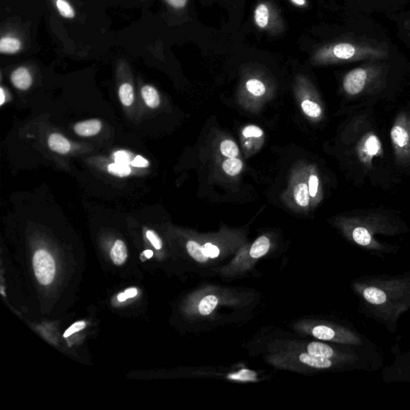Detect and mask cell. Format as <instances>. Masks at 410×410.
Wrapping results in <instances>:
<instances>
[{
	"instance_id": "cell-1",
	"label": "cell",
	"mask_w": 410,
	"mask_h": 410,
	"mask_svg": "<svg viewBox=\"0 0 410 410\" xmlns=\"http://www.w3.org/2000/svg\"><path fill=\"white\" fill-rule=\"evenodd\" d=\"M33 267L37 280L44 285L50 284L56 275V264L50 253L38 250L33 258Z\"/></svg>"
},
{
	"instance_id": "cell-2",
	"label": "cell",
	"mask_w": 410,
	"mask_h": 410,
	"mask_svg": "<svg viewBox=\"0 0 410 410\" xmlns=\"http://www.w3.org/2000/svg\"><path fill=\"white\" fill-rule=\"evenodd\" d=\"M332 52L337 59L343 60H353V59L358 60L363 58L383 55L381 52L374 48L357 45H351L347 43L336 45L333 48Z\"/></svg>"
},
{
	"instance_id": "cell-3",
	"label": "cell",
	"mask_w": 410,
	"mask_h": 410,
	"mask_svg": "<svg viewBox=\"0 0 410 410\" xmlns=\"http://www.w3.org/2000/svg\"><path fill=\"white\" fill-rule=\"evenodd\" d=\"M187 250L189 255L199 263L207 262L209 259L217 258L221 254V250L217 245L206 243L201 246L193 240L187 243Z\"/></svg>"
},
{
	"instance_id": "cell-4",
	"label": "cell",
	"mask_w": 410,
	"mask_h": 410,
	"mask_svg": "<svg viewBox=\"0 0 410 410\" xmlns=\"http://www.w3.org/2000/svg\"><path fill=\"white\" fill-rule=\"evenodd\" d=\"M367 72L363 68H357L348 73L344 80V89L349 95H357L364 89Z\"/></svg>"
},
{
	"instance_id": "cell-5",
	"label": "cell",
	"mask_w": 410,
	"mask_h": 410,
	"mask_svg": "<svg viewBox=\"0 0 410 410\" xmlns=\"http://www.w3.org/2000/svg\"><path fill=\"white\" fill-rule=\"evenodd\" d=\"M12 84L16 89L27 90L32 84V77L25 67H19L12 74Z\"/></svg>"
},
{
	"instance_id": "cell-6",
	"label": "cell",
	"mask_w": 410,
	"mask_h": 410,
	"mask_svg": "<svg viewBox=\"0 0 410 410\" xmlns=\"http://www.w3.org/2000/svg\"><path fill=\"white\" fill-rule=\"evenodd\" d=\"M102 124L98 119L84 121L75 125V132L80 136H92L100 133Z\"/></svg>"
},
{
	"instance_id": "cell-7",
	"label": "cell",
	"mask_w": 410,
	"mask_h": 410,
	"mask_svg": "<svg viewBox=\"0 0 410 410\" xmlns=\"http://www.w3.org/2000/svg\"><path fill=\"white\" fill-rule=\"evenodd\" d=\"M48 146L52 151L60 154H67L71 149L69 141L58 133H54L49 136Z\"/></svg>"
},
{
	"instance_id": "cell-8",
	"label": "cell",
	"mask_w": 410,
	"mask_h": 410,
	"mask_svg": "<svg viewBox=\"0 0 410 410\" xmlns=\"http://www.w3.org/2000/svg\"><path fill=\"white\" fill-rule=\"evenodd\" d=\"M299 360L301 362L312 368H328L332 365L330 359L316 357L308 353H301L299 356Z\"/></svg>"
},
{
	"instance_id": "cell-9",
	"label": "cell",
	"mask_w": 410,
	"mask_h": 410,
	"mask_svg": "<svg viewBox=\"0 0 410 410\" xmlns=\"http://www.w3.org/2000/svg\"><path fill=\"white\" fill-rule=\"evenodd\" d=\"M270 240L266 236L259 237L252 245L250 255L253 259H259L266 255L270 249Z\"/></svg>"
},
{
	"instance_id": "cell-10",
	"label": "cell",
	"mask_w": 410,
	"mask_h": 410,
	"mask_svg": "<svg viewBox=\"0 0 410 410\" xmlns=\"http://www.w3.org/2000/svg\"><path fill=\"white\" fill-rule=\"evenodd\" d=\"M307 353L316 357L331 358L334 357V351L329 345L320 342H311L307 345Z\"/></svg>"
},
{
	"instance_id": "cell-11",
	"label": "cell",
	"mask_w": 410,
	"mask_h": 410,
	"mask_svg": "<svg viewBox=\"0 0 410 410\" xmlns=\"http://www.w3.org/2000/svg\"><path fill=\"white\" fill-rule=\"evenodd\" d=\"M110 257L115 265H122L125 264L128 258V250L122 240H118L115 241L111 249Z\"/></svg>"
},
{
	"instance_id": "cell-12",
	"label": "cell",
	"mask_w": 410,
	"mask_h": 410,
	"mask_svg": "<svg viewBox=\"0 0 410 410\" xmlns=\"http://www.w3.org/2000/svg\"><path fill=\"white\" fill-rule=\"evenodd\" d=\"M218 298L216 296L208 295L203 297L198 305V311H199V314L203 315V316L211 314L218 305Z\"/></svg>"
},
{
	"instance_id": "cell-13",
	"label": "cell",
	"mask_w": 410,
	"mask_h": 410,
	"mask_svg": "<svg viewBox=\"0 0 410 410\" xmlns=\"http://www.w3.org/2000/svg\"><path fill=\"white\" fill-rule=\"evenodd\" d=\"M364 297L366 301L372 305H382L386 301V295L385 293L375 287L365 289L364 291Z\"/></svg>"
},
{
	"instance_id": "cell-14",
	"label": "cell",
	"mask_w": 410,
	"mask_h": 410,
	"mask_svg": "<svg viewBox=\"0 0 410 410\" xmlns=\"http://www.w3.org/2000/svg\"><path fill=\"white\" fill-rule=\"evenodd\" d=\"M294 195L296 202L301 207H307L309 205L310 194H309V186L306 184L301 183V184H297L294 188Z\"/></svg>"
},
{
	"instance_id": "cell-15",
	"label": "cell",
	"mask_w": 410,
	"mask_h": 410,
	"mask_svg": "<svg viewBox=\"0 0 410 410\" xmlns=\"http://www.w3.org/2000/svg\"><path fill=\"white\" fill-rule=\"evenodd\" d=\"M142 93L143 99H144L145 104L151 107V108H155L159 105L160 103V99H159V94H158L157 91L154 89L153 87L144 86L141 91Z\"/></svg>"
},
{
	"instance_id": "cell-16",
	"label": "cell",
	"mask_w": 410,
	"mask_h": 410,
	"mask_svg": "<svg viewBox=\"0 0 410 410\" xmlns=\"http://www.w3.org/2000/svg\"><path fill=\"white\" fill-rule=\"evenodd\" d=\"M21 43L12 37H4L0 41V52L3 54H16L20 50Z\"/></svg>"
},
{
	"instance_id": "cell-17",
	"label": "cell",
	"mask_w": 410,
	"mask_h": 410,
	"mask_svg": "<svg viewBox=\"0 0 410 410\" xmlns=\"http://www.w3.org/2000/svg\"><path fill=\"white\" fill-rule=\"evenodd\" d=\"M311 334L314 338L324 341H333L336 337L335 331L325 325L314 326L311 330Z\"/></svg>"
},
{
	"instance_id": "cell-18",
	"label": "cell",
	"mask_w": 410,
	"mask_h": 410,
	"mask_svg": "<svg viewBox=\"0 0 410 410\" xmlns=\"http://www.w3.org/2000/svg\"><path fill=\"white\" fill-rule=\"evenodd\" d=\"M242 166H243V163H242L241 160L235 157L227 159L223 163L222 168L223 170L227 174L234 177V176H236V175L240 173Z\"/></svg>"
},
{
	"instance_id": "cell-19",
	"label": "cell",
	"mask_w": 410,
	"mask_h": 410,
	"mask_svg": "<svg viewBox=\"0 0 410 410\" xmlns=\"http://www.w3.org/2000/svg\"><path fill=\"white\" fill-rule=\"evenodd\" d=\"M119 100L125 106H130L134 100V91L132 85L124 84L119 89Z\"/></svg>"
},
{
	"instance_id": "cell-20",
	"label": "cell",
	"mask_w": 410,
	"mask_h": 410,
	"mask_svg": "<svg viewBox=\"0 0 410 410\" xmlns=\"http://www.w3.org/2000/svg\"><path fill=\"white\" fill-rule=\"evenodd\" d=\"M269 13L266 5L260 4L255 11V21L258 27L265 28L268 23Z\"/></svg>"
},
{
	"instance_id": "cell-21",
	"label": "cell",
	"mask_w": 410,
	"mask_h": 410,
	"mask_svg": "<svg viewBox=\"0 0 410 410\" xmlns=\"http://www.w3.org/2000/svg\"><path fill=\"white\" fill-rule=\"evenodd\" d=\"M392 140L400 147L406 145L408 141V136L406 131L400 126H395L391 132Z\"/></svg>"
},
{
	"instance_id": "cell-22",
	"label": "cell",
	"mask_w": 410,
	"mask_h": 410,
	"mask_svg": "<svg viewBox=\"0 0 410 410\" xmlns=\"http://www.w3.org/2000/svg\"><path fill=\"white\" fill-rule=\"evenodd\" d=\"M221 153L228 158H235L239 154V148L232 140H225L221 144Z\"/></svg>"
},
{
	"instance_id": "cell-23",
	"label": "cell",
	"mask_w": 410,
	"mask_h": 410,
	"mask_svg": "<svg viewBox=\"0 0 410 410\" xmlns=\"http://www.w3.org/2000/svg\"><path fill=\"white\" fill-rule=\"evenodd\" d=\"M353 237L355 241L360 245L365 246L371 242V236L367 229L362 227L355 228L353 232Z\"/></svg>"
},
{
	"instance_id": "cell-24",
	"label": "cell",
	"mask_w": 410,
	"mask_h": 410,
	"mask_svg": "<svg viewBox=\"0 0 410 410\" xmlns=\"http://www.w3.org/2000/svg\"><path fill=\"white\" fill-rule=\"evenodd\" d=\"M301 107H302L304 112L312 118H317L321 114V108L320 106L309 100L302 102Z\"/></svg>"
},
{
	"instance_id": "cell-25",
	"label": "cell",
	"mask_w": 410,
	"mask_h": 410,
	"mask_svg": "<svg viewBox=\"0 0 410 410\" xmlns=\"http://www.w3.org/2000/svg\"><path fill=\"white\" fill-rule=\"evenodd\" d=\"M107 170L111 174L119 177H127L131 173V169L129 165H125V163H111L107 167Z\"/></svg>"
},
{
	"instance_id": "cell-26",
	"label": "cell",
	"mask_w": 410,
	"mask_h": 410,
	"mask_svg": "<svg viewBox=\"0 0 410 410\" xmlns=\"http://www.w3.org/2000/svg\"><path fill=\"white\" fill-rule=\"evenodd\" d=\"M246 88L247 90L256 96H261L265 94V85H263V83L258 79H252L248 81L246 84Z\"/></svg>"
},
{
	"instance_id": "cell-27",
	"label": "cell",
	"mask_w": 410,
	"mask_h": 410,
	"mask_svg": "<svg viewBox=\"0 0 410 410\" xmlns=\"http://www.w3.org/2000/svg\"><path fill=\"white\" fill-rule=\"evenodd\" d=\"M56 7L60 15L67 19H72L75 17V12L69 3L66 0H56Z\"/></svg>"
},
{
	"instance_id": "cell-28",
	"label": "cell",
	"mask_w": 410,
	"mask_h": 410,
	"mask_svg": "<svg viewBox=\"0 0 410 410\" xmlns=\"http://www.w3.org/2000/svg\"><path fill=\"white\" fill-rule=\"evenodd\" d=\"M365 147L368 153L370 155H374L379 152L381 144H380L379 140H378L376 136H372L368 137V140H366Z\"/></svg>"
},
{
	"instance_id": "cell-29",
	"label": "cell",
	"mask_w": 410,
	"mask_h": 410,
	"mask_svg": "<svg viewBox=\"0 0 410 410\" xmlns=\"http://www.w3.org/2000/svg\"><path fill=\"white\" fill-rule=\"evenodd\" d=\"M242 134L246 138H250V137L259 138L263 136L264 133L259 127L255 126V125H250L243 129V130L242 131Z\"/></svg>"
},
{
	"instance_id": "cell-30",
	"label": "cell",
	"mask_w": 410,
	"mask_h": 410,
	"mask_svg": "<svg viewBox=\"0 0 410 410\" xmlns=\"http://www.w3.org/2000/svg\"><path fill=\"white\" fill-rule=\"evenodd\" d=\"M85 327H86V323L85 321H78L76 323H74L72 325L70 326L69 328L66 330L65 333L63 334V337L68 338V337L73 335L77 332L85 330Z\"/></svg>"
},
{
	"instance_id": "cell-31",
	"label": "cell",
	"mask_w": 410,
	"mask_h": 410,
	"mask_svg": "<svg viewBox=\"0 0 410 410\" xmlns=\"http://www.w3.org/2000/svg\"><path fill=\"white\" fill-rule=\"evenodd\" d=\"M231 379L242 380V381H253L254 379V374L249 370H242L240 373L229 376Z\"/></svg>"
},
{
	"instance_id": "cell-32",
	"label": "cell",
	"mask_w": 410,
	"mask_h": 410,
	"mask_svg": "<svg viewBox=\"0 0 410 410\" xmlns=\"http://www.w3.org/2000/svg\"><path fill=\"white\" fill-rule=\"evenodd\" d=\"M319 180L316 176L312 175L309 177V190L310 196L314 197L316 196L317 191H318Z\"/></svg>"
},
{
	"instance_id": "cell-33",
	"label": "cell",
	"mask_w": 410,
	"mask_h": 410,
	"mask_svg": "<svg viewBox=\"0 0 410 410\" xmlns=\"http://www.w3.org/2000/svg\"><path fill=\"white\" fill-rule=\"evenodd\" d=\"M146 236H147L150 242L152 243V245L155 247V250H160L161 248H162V241H161L159 236L153 231L148 230L146 233Z\"/></svg>"
},
{
	"instance_id": "cell-34",
	"label": "cell",
	"mask_w": 410,
	"mask_h": 410,
	"mask_svg": "<svg viewBox=\"0 0 410 410\" xmlns=\"http://www.w3.org/2000/svg\"><path fill=\"white\" fill-rule=\"evenodd\" d=\"M115 163H125V165H129L132 162L129 154L124 151H119L115 154Z\"/></svg>"
},
{
	"instance_id": "cell-35",
	"label": "cell",
	"mask_w": 410,
	"mask_h": 410,
	"mask_svg": "<svg viewBox=\"0 0 410 410\" xmlns=\"http://www.w3.org/2000/svg\"><path fill=\"white\" fill-rule=\"evenodd\" d=\"M130 165H133V167L146 168L148 167V165H149V163H148V161L147 160V159H144L142 156L137 155V156L131 162Z\"/></svg>"
},
{
	"instance_id": "cell-36",
	"label": "cell",
	"mask_w": 410,
	"mask_h": 410,
	"mask_svg": "<svg viewBox=\"0 0 410 410\" xmlns=\"http://www.w3.org/2000/svg\"><path fill=\"white\" fill-rule=\"evenodd\" d=\"M168 4L176 8H182L186 5L188 0H166Z\"/></svg>"
},
{
	"instance_id": "cell-37",
	"label": "cell",
	"mask_w": 410,
	"mask_h": 410,
	"mask_svg": "<svg viewBox=\"0 0 410 410\" xmlns=\"http://www.w3.org/2000/svg\"><path fill=\"white\" fill-rule=\"evenodd\" d=\"M138 294V292H137V290L135 289V288H132V289H129V290H125V294L126 295L127 298H133V297H136Z\"/></svg>"
},
{
	"instance_id": "cell-38",
	"label": "cell",
	"mask_w": 410,
	"mask_h": 410,
	"mask_svg": "<svg viewBox=\"0 0 410 410\" xmlns=\"http://www.w3.org/2000/svg\"><path fill=\"white\" fill-rule=\"evenodd\" d=\"M152 256H153V253L152 250H145L142 254V257H145L146 259L152 258Z\"/></svg>"
},
{
	"instance_id": "cell-39",
	"label": "cell",
	"mask_w": 410,
	"mask_h": 410,
	"mask_svg": "<svg viewBox=\"0 0 410 410\" xmlns=\"http://www.w3.org/2000/svg\"><path fill=\"white\" fill-rule=\"evenodd\" d=\"M117 299L119 302H124V301H126L128 298H127L126 295H125V293H122V294H119L117 297Z\"/></svg>"
},
{
	"instance_id": "cell-40",
	"label": "cell",
	"mask_w": 410,
	"mask_h": 410,
	"mask_svg": "<svg viewBox=\"0 0 410 410\" xmlns=\"http://www.w3.org/2000/svg\"><path fill=\"white\" fill-rule=\"evenodd\" d=\"M0 95H1V102H0V105H3L4 104V102H5V95H4V89L1 88L0 89Z\"/></svg>"
},
{
	"instance_id": "cell-41",
	"label": "cell",
	"mask_w": 410,
	"mask_h": 410,
	"mask_svg": "<svg viewBox=\"0 0 410 410\" xmlns=\"http://www.w3.org/2000/svg\"><path fill=\"white\" fill-rule=\"evenodd\" d=\"M294 4L299 5V6H303L305 4V0H292Z\"/></svg>"
}]
</instances>
